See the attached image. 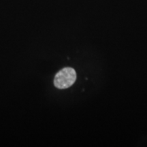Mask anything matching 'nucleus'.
I'll return each mask as SVG.
<instances>
[{
	"mask_svg": "<svg viewBox=\"0 0 147 147\" xmlns=\"http://www.w3.org/2000/svg\"><path fill=\"white\" fill-rule=\"evenodd\" d=\"M76 80V73L71 67H65L57 74L54 78V84L59 89L70 87Z\"/></svg>",
	"mask_w": 147,
	"mask_h": 147,
	"instance_id": "obj_1",
	"label": "nucleus"
}]
</instances>
